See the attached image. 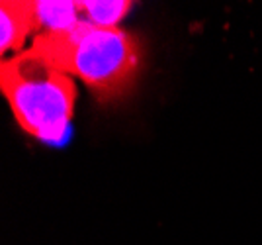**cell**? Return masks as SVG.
<instances>
[{
	"label": "cell",
	"mask_w": 262,
	"mask_h": 245,
	"mask_svg": "<svg viewBox=\"0 0 262 245\" xmlns=\"http://www.w3.org/2000/svg\"><path fill=\"white\" fill-rule=\"evenodd\" d=\"M0 92L28 135L45 144L65 139L77 104V87L69 75L24 49L0 63Z\"/></svg>",
	"instance_id": "2"
},
{
	"label": "cell",
	"mask_w": 262,
	"mask_h": 245,
	"mask_svg": "<svg viewBox=\"0 0 262 245\" xmlns=\"http://www.w3.org/2000/svg\"><path fill=\"white\" fill-rule=\"evenodd\" d=\"M37 32L35 0H2L0 2V51L2 55L20 51L28 35Z\"/></svg>",
	"instance_id": "3"
},
{
	"label": "cell",
	"mask_w": 262,
	"mask_h": 245,
	"mask_svg": "<svg viewBox=\"0 0 262 245\" xmlns=\"http://www.w3.org/2000/svg\"><path fill=\"white\" fill-rule=\"evenodd\" d=\"M131 6L133 2L129 0H78L82 20L104 28L118 26V22L127 16Z\"/></svg>",
	"instance_id": "5"
},
{
	"label": "cell",
	"mask_w": 262,
	"mask_h": 245,
	"mask_svg": "<svg viewBox=\"0 0 262 245\" xmlns=\"http://www.w3.org/2000/svg\"><path fill=\"white\" fill-rule=\"evenodd\" d=\"M39 32H61L77 26L82 16L75 0H39L35 2Z\"/></svg>",
	"instance_id": "4"
},
{
	"label": "cell",
	"mask_w": 262,
	"mask_h": 245,
	"mask_svg": "<svg viewBox=\"0 0 262 245\" xmlns=\"http://www.w3.org/2000/svg\"><path fill=\"white\" fill-rule=\"evenodd\" d=\"M35 55L69 77H77L102 102L123 96L141 71L139 42L120 26L104 28L80 20L61 32H39L32 42Z\"/></svg>",
	"instance_id": "1"
}]
</instances>
